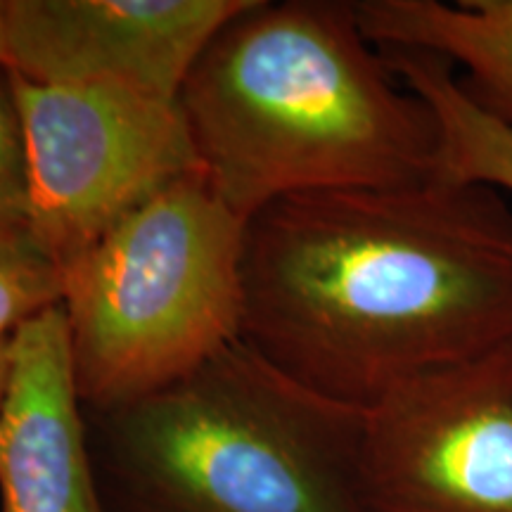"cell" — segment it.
<instances>
[{
	"instance_id": "6da1fadb",
	"label": "cell",
	"mask_w": 512,
	"mask_h": 512,
	"mask_svg": "<svg viewBox=\"0 0 512 512\" xmlns=\"http://www.w3.org/2000/svg\"><path fill=\"white\" fill-rule=\"evenodd\" d=\"M512 337V209L434 178L266 204L247 219L242 342L368 411L394 387Z\"/></svg>"
},
{
	"instance_id": "7a4b0ae2",
	"label": "cell",
	"mask_w": 512,
	"mask_h": 512,
	"mask_svg": "<svg viewBox=\"0 0 512 512\" xmlns=\"http://www.w3.org/2000/svg\"><path fill=\"white\" fill-rule=\"evenodd\" d=\"M181 107L202 169L245 221L294 195L439 178L437 121L354 3L254 0L204 50Z\"/></svg>"
},
{
	"instance_id": "3957f363",
	"label": "cell",
	"mask_w": 512,
	"mask_h": 512,
	"mask_svg": "<svg viewBox=\"0 0 512 512\" xmlns=\"http://www.w3.org/2000/svg\"><path fill=\"white\" fill-rule=\"evenodd\" d=\"M86 422L107 512H373L366 411L311 392L242 339Z\"/></svg>"
},
{
	"instance_id": "277c9868",
	"label": "cell",
	"mask_w": 512,
	"mask_h": 512,
	"mask_svg": "<svg viewBox=\"0 0 512 512\" xmlns=\"http://www.w3.org/2000/svg\"><path fill=\"white\" fill-rule=\"evenodd\" d=\"M245 228L197 169L64 268L62 311L86 411L157 392L240 342Z\"/></svg>"
},
{
	"instance_id": "5b68a950",
	"label": "cell",
	"mask_w": 512,
	"mask_h": 512,
	"mask_svg": "<svg viewBox=\"0 0 512 512\" xmlns=\"http://www.w3.org/2000/svg\"><path fill=\"white\" fill-rule=\"evenodd\" d=\"M10 76L27 143V223L62 271L152 195L202 169L181 100Z\"/></svg>"
},
{
	"instance_id": "8992f818",
	"label": "cell",
	"mask_w": 512,
	"mask_h": 512,
	"mask_svg": "<svg viewBox=\"0 0 512 512\" xmlns=\"http://www.w3.org/2000/svg\"><path fill=\"white\" fill-rule=\"evenodd\" d=\"M373 512H512V337L366 411Z\"/></svg>"
},
{
	"instance_id": "52a82bcc",
	"label": "cell",
	"mask_w": 512,
	"mask_h": 512,
	"mask_svg": "<svg viewBox=\"0 0 512 512\" xmlns=\"http://www.w3.org/2000/svg\"><path fill=\"white\" fill-rule=\"evenodd\" d=\"M254 0H5L10 69L46 86L181 100L209 43Z\"/></svg>"
},
{
	"instance_id": "ba28073f",
	"label": "cell",
	"mask_w": 512,
	"mask_h": 512,
	"mask_svg": "<svg viewBox=\"0 0 512 512\" xmlns=\"http://www.w3.org/2000/svg\"><path fill=\"white\" fill-rule=\"evenodd\" d=\"M0 512H107L62 306L10 337L0 403Z\"/></svg>"
},
{
	"instance_id": "9c48e42d",
	"label": "cell",
	"mask_w": 512,
	"mask_h": 512,
	"mask_svg": "<svg viewBox=\"0 0 512 512\" xmlns=\"http://www.w3.org/2000/svg\"><path fill=\"white\" fill-rule=\"evenodd\" d=\"M354 10L377 48L420 50L463 67L465 93L512 128V0H358Z\"/></svg>"
},
{
	"instance_id": "30bf717a",
	"label": "cell",
	"mask_w": 512,
	"mask_h": 512,
	"mask_svg": "<svg viewBox=\"0 0 512 512\" xmlns=\"http://www.w3.org/2000/svg\"><path fill=\"white\" fill-rule=\"evenodd\" d=\"M389 69L430 107L439 131V178L512 192V128L484 112L451 64L420 50L380 48Z\"/></svg>"
},
{
	"instance_id": "8fae6325",
	"label": "cell",
	"mask_w": 512,
	"mask_h": 512,
	"mask_svg": "<svg viewBox=\"0 0 512 512\" xmlns=\"http://www.w3.org/2000/svg\"><path fill=\"white\" fill-rule=\"evenodd\" d=\"M62 297V266L38 245L27 223L0 226V339L62 306Z\"/></svg>"
},
{
	"instance_id": "7c38bea8",
	"label": "cell",
	"mask_w": 512,
	"mask_h": 512,
	"mask_svg": "<svg viewBox=\"0 0 512 512\" xmlns=\"http://www.w3.org/2000/svg\"><path fill=\"white\" fill-rule=\"evenodd\" d=\"M29 221V164L8 67H0V226ZM29 226V223H27Z\"/></svg>"
},
{
	"instance_id": "4fadbf2b",
	"label": "cell",
	"mask_w": 512,
	"mask_h": 512,
	"mask_svg": "<svg viewBox=\"0 0 512 512\" xmlns=\"http://www.w3.org/2000/svg\"><path fill=\"white\" fill-rule=\"evenodd\" d=\"M0 67L10 69V34H8V10H5V0H0Z\"/></svg>"
},
{
	"instance_id": "5bb4252c",
	"label": "cell",
	"mask_w": 512,
	"mask_h": 512,
	"mask_svg": "<svg viewBox=\"0 0 512 512\" xmlns=\"http://www.w3.org/2000/svg\"><path fill=\"white\" fill-rule=\"evenodd\" d=\"M10 375V337L0 339V403H3L5 387H8Z\"/></svg>"
}]
</instances>
